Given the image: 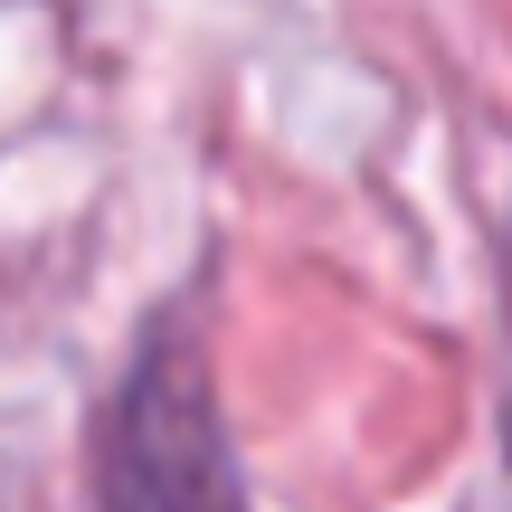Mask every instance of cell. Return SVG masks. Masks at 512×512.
I'll list each match as a JSON object with an SVG mask.
<instances>
[{"label": "cell", "mask_w": 512, "mask_h": 512, "mask_svg": "<svg viewBox=\"0 0 512 512\" xmlns=\"http://www.w3.org/2000/svg\"><path fill=\"white\" fill-rule=\"evenodd\" d=\"M95 484H105V512H247L219 399H209V370L190 342L143 351V370L114 399Z\"/></svg>", "instance_id": "cell-1"}]
</instances>
